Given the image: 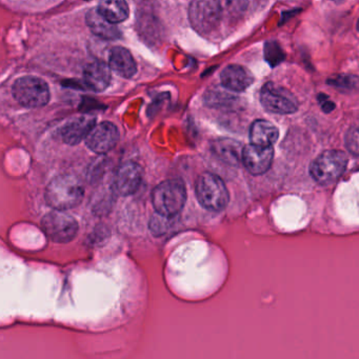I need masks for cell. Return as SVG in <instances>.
<instances>
[{
    "label": "cell",
    "instance_id": "18",
    "mask_svg": "<svg viewBox=\"0 0 359 359\" xmlns=\"http://www.w3.org/2000/svg\"><path fill=\"white\" fill-rule=\"evenodd\" d=\"M214 154L230 165H238L241 163L243 146L231 138H220L212 144Z\"/></svg>",
    "mask_w": 359,
    "mask_h": 359
},
{
    "label": "cell",
    "instance_id": "3",
    "mask_svg": "<svg viewBox=\"0 0 359 359\" xmlns=\"http://www.w3.org/2000/svg\"><path fill=\"white\" fill-rule=\"evenodd\" d=\"M195 192L201 207L209 211H222L230 201V193L224 180L210 172L199 176L195 186Z\"/></svg>",
    "mask_w": 359,
    "mask_h": 359
},
{
    "label": "cell",
    "instance_id": "13",
    "mask_svg": "<svg viewBox=\"0 0 359 359\" xmlns=\"http://www.w3.org/2000/svg\"><path fill=\"white\" fill-rule=\"evenodd\" d=\"M112 75L106 62L95 60L90 62L83 70V81L88 89L94 92H102L110 86Z\"/></svg>",
    "mask_w": 359,
    "mask_h": 359
},
{
    "label": "cell",
    "instance_id": "4",
    "mask_svg": "<svg viewBox=\"0 0 359 359\" xmlns=\"http://www.w3.org/2000/svg\"><path fill=\"white\" fill-rule=\"evenodd\" d=\"M348 163V156L342 151H325L311 163L310 174L317 184L327 186L344 173Z\"/></svg>",
    "mask_w": 359,
    "mask_h": 359
},
{
    "label": "cell",
    "instance_id": "7",
    "mask_svg": "<svg viewBox=\"0 0 359 359\" xmlns=\"http://www.w3.org/2000/svg\"><path fill=\"white\" fill-rule=\"evenodd\" d=\"M222 18L219 1H193L189 9L191 26L201 34H209L215 30Z\"/></svg>",
    "mask_w": 359,
    "mask_h": 359
},
{
    "label": "cell",
    "instance_id": "6",
    "mask_svg": "<svg viewBox=\"0 0 359 359\" xmlns=\"http://www.w3.org/2000/svg\"><path fill=\"white\" fill-rule=\"evenodd\" d=\"M13 96L18 104L26 108H41L50 102V89L48 83L35 76H24L14 83Z\"/></svg>",
    "mask_w": 359,
    "mask_h": 359
},
{
    "label": "cell",
    "instance_id": "15",
    "mask_svg": "<svg viewBox=\"0 0 359 359\" xmlns=\"http://www.w3.org/2000/svg\"><path fill=\"white\" fill-rule=\"evenodd\" d=\"M109 67L123 79H132L137 72V65L131 52L119 46L111 49Z\"/></svg>",
    "mask_w": 359,
    "mask_h": 359
},
{
    "label": "cell",
    "instance_id": "5",
    "mask_svg": "<svg viewBox=\"0 0 359 359\" xmlns=\"http://www.w3.org/2000/svg\"><path fill=\"white\" fill-rule=\"evenodd\" d=\"M41 229L46 236L55 243L66 245L76 238L79 222L67 212H49L41 219Z\"/></svg>",
    "mask_w": 359,
    "mask_h": 359
},
{
    "label": "cell",
    "instance_id": "1",
    "mask_svg": "<svg viewBox=\"0 0 359 359\" xmlns=\"http://www.w3.org/2000/svg\"><path fill=\"white\" fill-rule=\"evenodd\" d=\"M85 196L83 182L70 174L57 176L48 184L45 199L56 211L66 212L81 205Z\"/></svg>",
    "mask_w": 359,
    "mask_h": 359
},
{
    "label": "cell",
    "instance_id": "17",
    "mask_svg": "<svg viewBox=\"0 0 359 359\" xmlns=\"http://www.w3.org/2000/svg\"><path fill=\"white\" fill-rule=\"evenodd\" d=\"M86 22L91 32L96 36L106 41H114L121 36V31L115 25L107 22L97 12V9H91L86 15Z\"/></svg>",
    "mask_w": 359,
    "mask_h": 359
},
{
    "label": "cell",
    "instance_id": "9",
    "mask_svg": "<svg viewBox=\"0 0 359 359\" xmlns=\"http://www.w3.org/2000/svg\"><path fill=\"white\" fill-rule=\"evenodd\" d=\"M119 140V131L114 123L104 121L95 126L86 138V146L92 152L106 154L116 147Z\"/></svg>",
    "mask_w": 359,
    "mask_h": 359
},
{
    "label": "cell",
    "instance_id": "21",
    "mask_svg": "<svg viewBox=\"0 0 359 359\" xmlns=\"http://www.w3.org/2000/svg\"><path fill=\"white\" fill-rule=\"evenodd\" d=\"M264 55H266V62L272 67L277 66L283 60H285V54H283V50L279 48L276 43H266Z\"/></svg>",
    "mask_w": 359,
    "mask_h": 359
},
{
    "label": "cell",
    "instance_id": "8",
    "mask_svg": "<svg viewBox=\"0 0 359 359\" xmlns=\"http://www.w3.org/2000/svg\"><path fill=\"white\" fill-rule=\"evenodd\" d=\"M260 102L273 114H293L298 110V100L289 90L273 83H264L260 91Z\"/></svg>",
    "mask_w": 359,
    "mask_h": 359
},
{
    "label": "cell",
    "instance_id": "16",
    "mask_svg": "<svg viewBox=\"0 0 359 359\" xmlns=\"http://www.w3.org/2000/svg\"><path fill=\"white\" fill-rule=\"evenodd\" d=\"M250 142L253 146L268 148L273 147L279 137V131L276 126L271 121L258 119L250 127Z\"/></svg>",
    "mask_w": 359,
    "mask_h": 359
},
{
    "label": "cell",
    "instance_id": "11",
    "mask_svg": "<svg viewBox=\"0 0 359 359\" xmlns=\"http://www.w3.org/2000/svg\"><path fill=\"white\" fill-rule=\"evenodd\" d=\"M274 158L273 147L262 148V147L248 144L243 147L241 163L252 175H262L269 171Z\"/></svg>",
    "mask_w": 359,
    "mask_h": 359
},
{
    "label": "cell",
    "instance_id": "23",
    "mask_svg": "<svg viewBox=\"0 0 359 359\" xmlns=\"http://www.w3.org/2000/svg\"><path fill=\"white\" fill-rule=\"evenodd\" d=\"M108 231L106 229H100V230L95 231V233L90 236L89 243L92 245H100L104 243L107 238H108Z\"/></svg>",
    "mask_w": 359,
    "mask_h": 359
},
{
    "label": "cell",
    "instance_id": "10",
    "mask_svg": "<svg viewBox=\"0 0 359 359\" xmlns=\"http://www.w3.org/2000/svg\"><path fill=\"white\" fill-rule=\"evenodd\" d=\"M144 178L142 165L127 161L117 169L114 177V189L121 196L133 195L140 189Z\"/></svg>",
    "mask_w": 359,
    "mask_h": 359
},
{
    "label": "cell",
    "instance_id": "14",
    "mask_svg": "<svg viewBox=\"0 0 359 359\" xmlns=\"http://www.w3.org/2000/svg\"><path fill=\"white\" fill-rule=\"evenodd\" d=\"M220 81L222 86L230 91L243 92L251 87L254 77L245 67L230 65L222 70Z\"/></svg>",
    "mask_w": 359,
    "mask_h": 359
},
{
    "label": "cell",
    "instance_id": "20",
    "mask_svg": "<svg viewBox=\"0 0 359 359\" xmlns=\"http://www.w3.org/2000/svg\"><path fill=\"white\" fill-rule=\"evenodd\" d=\"M171 226L172 218L165 217V216L159 215V214H155L154 216H152L150 224H149L151 233L154 236H161V235L165 234L171 228Z\"/></svg>",
    "mask_w": 359,
    "mask_h": 359
},
{
    "label": "cell",
    "instance_id": "19",
    "mask_svg": "<svg viewBox=\"0 0 359 359\" xmlns=\"http://www.w3.org/2000/svg\"><path fill=\"white\" fill-rule=\"evenodd\" d=\"M96 9L107 22L112 25L121 24L129 18V6L121 0L102 1Z\"/></svg>",
    "mask_w": 359,
    "mask_h": 359
},
{
    "label": "cell",
    "instance_id": "22",
    "mask_svg": "<svg viewBox=\"0 0 359 359\" xmlns=\"http://www.w3.org/2000/svg\"><path fill=\"white\" fill-rule=\"evenodd\" d=\"M346 146L350 153L357 156L358 155V130L356 127L348 130L346 137Z\"/></svg>",
    "mask_w": 359,
    "mask_h": 359
},
{
    "label": "cell",
    "instance_id": "12",
    "mask_svg": "<svg viewBox=\"0 0 359 359\" xmlns=\"http://www.w3.org/2000/svg\"><path fill=\"white\" fill-rule=\"evenodd\" d=\"M95 126V117L81 116L71 119L60 129V140L65 144L76 146L87 138Z\"/></svg>",
    "mask_w": 359,
    "mask_h": 359
},
{
    "label": "cell",
    "instance_id": "2",
    "mask_svg": "<svg viewBox=\"0 0 359 359\" xmlns=\"http://www.w3.org/2000/svg\"><path fill=\"white\" fill-rule=\"evenodd\" d=\"M187 201V189L182 180H168L159 184L152 192V203L156 214L173 218Z\"/></svg>",
    "mask_w": 359,
    "mask_h": 359
}]
</instances>
